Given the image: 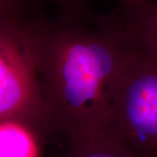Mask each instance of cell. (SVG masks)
<instances>
[{
    "label": "cell",
    "instance_id": "6da1fadb",
    "mask_svg": "<svg viewBox=\"0 0 157 157\" xmlns=\"http://www.w3.org/2000/svg\"><path fill=\"white\" fill-rule=\"evenodd\" d=\"M29 23L46 115L68 141L107 132L118 80L134 46L109 16Z\"/></svg>",
    "mask_w": 157,
    "mask_h": 157
},
{
    "label": "cell",
    "instance_id": "7a4b0ae2",
    "mask_svg": "<svg viewBox=\"0 0 157 157\" xmlns=\"http://www.w3.org/2000/svg\"><path fill=\"white\" fill-rule=\"evenodd\" d=\"M107 133L139 157H157L156 54L134 46L115 88Z\"/></svg>",
    "mask_w": 157,
    "mask_h": 157
},
{
    "label": "cell",
    "instance_id": "3957f363",
    "mask_svg": "<svg viewBox=\"0 0 157 157\" xmlns=\"http://www.w3.org/2000/svg\"><path fill=\"white\" fill-rule=\"evenodd\" d=\"M20 119L52 134L46 115L29 23L0 17V121Z\"/></svg>",
    "mask_w": 157,
    "mask_h": 157
},
{
    "label": "cell",
    "instance_id": "277c9868",
    "mask_svg": "<svg viewBox=\"0 0 157 157\" xmlns=\"http://www.w3.org/2000/svg\"><path fill=\"white\" fill-rule=\"evenodd\" d=\"M110 17L134 46L157 55V1L130 10L121 7Z\"/></svg>",
    "mask_w": 157,
    "mask_h": 157
},
{
    "label": "cell",
    "instance_id": "5b68a950",
    "mask_svg": "<svg viewBox=\"0 0 157 157\" xmlns=\"http://www.w3.org/2000/svg\"><path fill=\"white\" fill-rule=\"evenodd\" d=\"M43 134L20 119L0 121V157H39Z\"/></svg>",
    "mask_w": 157,
    "mask_h": 157
},
{
    "label": "cell",
    "instance_id": "8992f818",
    "mask_svg": "<svg viewBox=\"0 0 157 157\" xmlns=\"http://www.w3.org/2000/svg\"><path fill=\"white\" fill-rule=\"evenodd\" d=\"M64 157H139L109 133L69 140Z\"/></svg>",
    "mask_w": 157,
    "mask_h": 157
},
{
    "label": "cell",
    "instance_id": "52a82bcc",
    "mask_svg": "<svg viewBox=\"0 0 157 157\" xmlns=\"http://www.w3.org/2000/svg\"><path fill=\"white\" fill-rule=\"evenodd\" d=\"M55 4L60 12L59 18L67 20H86L88 0H46Z\"/></svg>",
    "mask_w": 157,
    "mask_h": 157
},
{
    "label": "cell",
    "instance_id": "ba28073f",
    "mask_svg": "<svg viewBox=\"0 0 157 157\" xmlns=\"http://www.w3.org/2000/svg\"><path fill=\"white\" fill-rule=\"evenodd\" d=\"M18 14L17 0H0V17Z\"/></svg>",
    "mask_w": 157,
    "mask_h": 157
},
{
    "label": "cell",
    "instance_id": "9c48e42d",
    "mask_svg": "<svg viewBox=\"0 0 157 157\" xmlns=\"http://www.w3.org/2000/svg\"><path fill=\"white\" fill-rule=\"evenodd\" d=\"M121 3V7L123 9H135L143 6L148 0H119Z\"/></svg>",
    "mask_w": 157,
    "mask_h": 157
}]
</instances>
